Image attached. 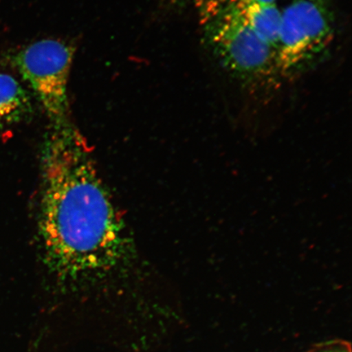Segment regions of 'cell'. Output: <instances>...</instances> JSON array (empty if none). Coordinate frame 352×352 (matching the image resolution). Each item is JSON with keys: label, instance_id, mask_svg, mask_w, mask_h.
Here are the masks:
<instances>
[{"label": "cell", "instance_id": "277c9868", "mask_svg": "<svg viewBox=\"0 0 352 352\" xmlns=\"http://www.w3.org/2000/svg\"><path fill=\"white\" fill-rule=\"evenodd\" d=\"M74 52L55 39H43L22 50L16 64L45 110L51 126H65L69 120L68 83Z\"/></svg>", "mask_w": 352, "mask_h": 352}, {"label": "cell", "instance_id": "6da1fadb", "mask_svg": "<svg viewBox=\"0 0 352 352\" xmlns=\"http://www.w3.org/2000/svg\"><path fill=\"white\" fill-rule=\"evenodd\" d=\"M41 221L48 261L61 276L99 274L124 254L120 218L72 123L51 126L46 140Z\"/></svg>", "mask_w": 352, "mask_h": 352}, {"label": "cell", "instance_id": "52a82bcc", "mask_svg": "<svg viewBox=\"0 0 352 352\" xmlns=\"http://www.w3.org/2000/svg\"><path fill=\"white\" fill-rule=\"evenodd\" d=\"M232 3L239 6H270L276 4V0H231Z\"/></svg>", "mask_w": 352, "mask_h": 352}, {"label": "cell", "instance_id": "8992f818", "mask_svg": "<svg viewBox=\"0 0 352 352\" xmlns=\"http://www.w3.org/2000/svg\"><path fill=\"white\" fill-rule=\"evenodd\" d=\"M32 111L28 94L10 74H0V126L19 121Z\"/></svg>", "mask_w": 352, "mask_h": 352}, {"label": "cell", "instance_id": "7a4b0ae2", "mask_svg": "<svg viewBox=\"0 0 352 352\" xmlns=\"http://www.w3.org/2000/svg\"><path fill=\"white\" fill-rule=\"evenodd\" d=\"M200 17L206 43L231 72L254 77L274 64V48L257 36L231 0L202 3Z\"/></svg>", "mask_w": 352, "mask_h": 352}, {"label": "cell", "instance_id": "5b68a950", "mask_svg": "<svg viewBox=\"0 0 352 352\" xmlns=\"http://www.w3.org/2000/svg\"><path fill=\"white\" fill-rule=\"evenodd\" d=\"M232 3L257 36L276 52L281 25V12L276 4L239 6Z\"/></svg>", "mask_w": 352, "mask_h": 352}, {"label": "cell", "instance_id": "3957f363", "mask_svg": "<svg viewBox=\"0 0 352 352\" xmlns=\"http://www.w3.org/2000/svg\"><path fill=\"white\" fill-rule=\"evenodd\" d=\"M333 17L327 0H294L281 12L275 65L296 74L314 63L333 41Z\"/></svg>", "mask_w": 352, "mask_h": 352}]
</instances>
